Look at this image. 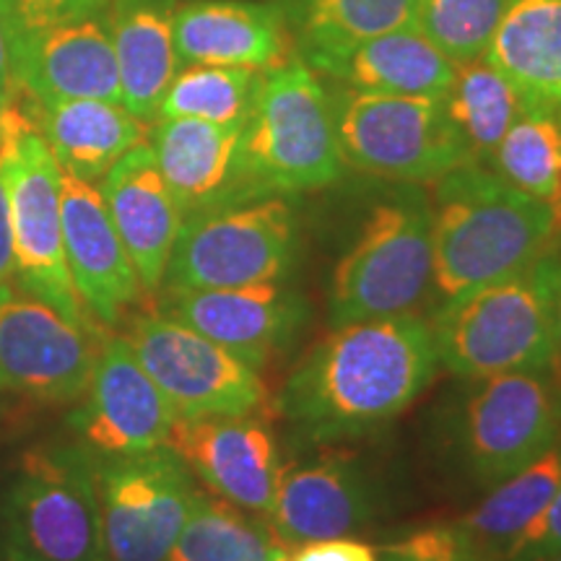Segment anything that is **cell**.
Returning a JSON list of instances; mask_svg holds the SVG:
<instances>
[{
	"mask_svg": "<svg viewBox=\"0 0 561 561\" xmlns=\"http://www.w3.org/2000/svg\"><path fill=\"white\" fill-rule=\"evenodd\" d=\"M557 214H559V221H561V195H559V201H557Z\"/></svg>",
	"mask_w": 561,
	"mask_h": 561,
	"instance_id": "43",
	"label": "cell"
},
{
	"mask_svg": "<svg viewBox=\"0 0 561 561\" xmlns=\"http://www.w3.org/2000/svg\"><path fill=\"white\" fill-rule=\"evenodd\" d=\"M289 561H377V551L359 538H325V541L299 543Z\"/></svg>",
	"mask_w": 561,
	"mask_h": 561,
	"instance_id": "37",
	"label": "cell"
},
{
	"mask_svg": "<svg viewBox=\"0 0 561 561\" xmlns=\"http://www.w3.org/2000/svg\"><path fill=\"white\" fill-rule=\"evenodd\" d=\"M261 79L263 73L248 68L191 66L172 79L159 117H191L216 125L244 123Z\"/></svg>",
	"mask_w": 561,
	"mask_h": 561,
	"instance_id": "32",
	"label": "cell"
},
{
	"mask_svg": "<svg viewBox=\"0 0 561 561\" xmlns=\"http://www.w3.org/2000/svg\"><path fill=\"white\" fill-rule=\"evenodd\" d=\"M0 91H11L9 47H5V34H3V24H0Z\"/></svg>",
	"mask_w": 561,
	"mask_h": 561,
	"instance_id": "39",
	"label": "cell"
},
{
	"mask_svg": "<svg viewBox=\"0 0 561 561\" xmlns=\"http://www.w3.org/2000/svg\"><path fill=\"white\" fill-rule=\"evenodd\" d=\"M377 561H483L458 523L424 525L385 543Z\"/></svg>",
	"mask_w": 561,
	"mask_h": 561,
	"instance_id": "34",
	"label": "cell"
},
{
	"mask_svg": "<svg viewBox=\"0 0 561 561\" xmlns=\"http://www.w3.org/2000/svg\"><path fill=\"white\" fill-rule=\"evenodd\" d=\"M466 382L439 421L447 458L471 486H500L561 439V369Z\"/></svg>",
	"mask_w": 561,
	"mask_h": 561,
	"instance_id": "4",
	"label": "cell"
},
{
	"mask_svg": "<svg viewBox=\"0 0 561 561\" xmlns=\"http://www.w3.org/2000/svg\"><path fill=\"white\" fill-rule=\"evenodd\" d=\"M11 91L37 104L121 102V70L107 24L73 19L5 37Z\"/></svg>",
	"mask_w": 561,
	"mask_h": 561,
	"instance_id": "17",
	"label": "cell"
},
{
	"mask_svg": "<svg viewBox=\"0 0 561 561\" xmlns=\"http://www.w3.org/2000/svg\"><path fill=\"white\" fill-rule=\"evenodd\" d=\"M100 182L110 219L128 250L140 286L157 297L180 234L182 214L161 178L149 140L117 159Z\"/></svg>",
	"mask_w": 561,
	"mask_h": 561,
	"instance_id": "21",
	"label": "cell"
},
{
	"mask_svg": "<svg viewBox=\"0 0 561 561\" xmlns=\"http://www.w3.org/2000/svg\"><path fill=\"white\" fill-rule=\"evenodd\" d=\"M432 203L401 191L369 210L359 234L335 263L328 286L331 328L398 318L432 294Z\"/></svg>",
	"mask_w": 561,
	"mask_h": 561,
	"instance_id": "8",
	"label": "cell"
},
{
	"mask_svg": "<svg viewBox=\"0 0 561 561\" xmlns=\"http://www.w3.org/2000/svg\"><path fill=\"white\" fill-rule=\"evenodd\" d=\"M112 3L115 0H0V24L5 37H11L60 21L102 19Z\"/></svg>",
	"mask_w": 561,
	"mask_h": 561,
	"instance_id": "35",
	"label": "cell"
},
{
	"mask_svg": "<svg viewBox=\"0 0 561 561\" xmlns=\"http://www.w3.org/2000/svg\"><path fill=\"white\" fill-rule=\"evenodd\" d=\"M507 0H416L413 26L453 62L486 55Z\"/></svg>",
	"mask_w": 561,
	"mask_h": 561,
	"instance_id": "33",
	"label": "cell"
},
{
	"mask_svg": "<svg viewBox=\"0 0 561 561\" xmlns=\"http://www.w3.org/2000/svg\"><path fill=\"white\" fill-rule=\"evenodd\" d=\"M523 110L561 115V0H507L486 55Z\"/></svg>",
	"mask_w": 561,
	"mask_h": 561,
	"instance_id": "26",
	"label": "cell"
},
{
	"mask_svg": "<svg viewBox=\"0 0 561 561\" xmlns=\"http://www.w3.org/2000/svg\"><path fill=\"white\" fill-rule=\"evenodd\" d=\"M382 510L385 486L369 460L351 450H322L318 458L280 471L268 523L286 549L354 536Z\"/></svg>",
	"mask_w": 561,
	"mask_h": 561,
	"instance_id": "16",
	"label": "cell"
},
{
	"mask_svg": "<svg viewBox=\"0 0 561 561\" xmlns=\"http://www.w3.org/2000/svg\"><path fill=\"white\" fill-rule=\"evenodd\" d=\"M559 280L561 255L551 252L515 276L442 301L430 322L439 367L460 380L561 369Z\"/></svg>",
	"mask_w": 561,
	"mask_h": 561,
	"instance_id": "3",
	"label": "cell"
},
{
	"mask_svg": "<svg viewBox=\"0 0 561 561\" xmlns=\"http://www.w3.org/2000/svg\"><path fill=\"white\" fill-rule=\"evenodd\" d=\"M13 276V234H11V210L9 193L0 178V284Z\"/></svg>",
	"mask_w": 561,
	"mask_h": 561,
	"instance_id": "38",
	"label": "cell"
},
{
	"mask_svg": "<svg viewBox=\"0 0 561 561\" xmlns=\"http://www.w3.org/2000/svg\"><path fill=\"white\" fill-rule=\"evenodd\" d=\"M242 172L255 198L307 193L343 178L331 91L301 58L263 73L242 128Z\"/></svg>",
	"mask_w": 561,
	"mask_h": 561,
	"instance_id": "5",
	"label": "cell"
},
{
	"mask_svg": "<svg viewBox=\"0 0 561 561\" xmlns=\"http://www.w3.org/2000/svg\"><path fill=\"white\" fill-rule=\"evenodd\" d=\"M0 178L11 210V278L70 322L102 333L104 328L89 318L70 280L62 244L60 167L16 91H11L0 123Z\"/></svg>",
	"mask_w": 561,
	"mask_h": 561,
	"instance_id": "7",
	"label": "cell"
},
{
	"mask_svg": "<svg viewBox=\"0 0 561 561\" xmlns=\"http://www.w3.org/2000/svg\"><path fill=\"white\" fill-rule=\"evenodd\" d=\"M294 261V210L278 195H263L182 219L161 289H234L286 280Z\"/></svg>",
	"mask_w": 561,
	"mask_h": 561,
	"instance_id": "10",
	"label": "cell"
},
{
	"mask_svg": "<svg viewBox=\"0 0 561 561\" xmlns=\"http://www.w3.org/2000/svg\"><path fill=\"white\" fill-rule=\"evenodd\" d=\"M195 489L191 468L170 445L140 455L96 458L104 561L170 559Z\"/></svg>",
	"mask_w": 561,
	"mask_h": 561,
	"instance_id": "12",
	"label": "cell"
},
{
	"mask_svg": "<svg viewBox=\"0 0 561 561\" xmlns=\"http://www.w3.org/2000/svg\"><path fill=\"white\" fill-rule=\"evenodd\" d=\"M432 325L416 314L331 328L301 354L273 411L301 447H333L382 432L437 380Z\"/></svg>",
	"mask_w": 561,
	"mask_h": 561,
	"instance_id": "1",
	"label": "cell"
},
{
	"mask_svg": "<svg viewBox=\"0 0 561 561\" xmlns=\"http://www.w3.org/2000/svg\"><path fill=\"white\" fill-rule=\"evenodd\" d=\"M268 561H289V551H286L284 546H278V549L271 553V559H268Z\"/></svg>",
	"mask_w": 561,
	"mask_h": 561,
	"instance_id": "40",
	"label": "cell"
},
{
	"mask_svg": "<svg viewBox=\"0 0 561 561\" xmlns=\"http://www.w3.org/2000/svg\"><path fill=\"white\" fill-rule=\"evenodd\" d=\"M102 333L70 322L16 280L0 284V390L39 403H76L87 390Z\"/></svg>",
	"mask_w": 561,
	"mask_h": 561,
	"instance_id": "13",
	"label": "cell"
},
{
	"mask_svg": "<svg viewBox=\"0 0 561 561\" xmlns=\"http://www.w3.org/2000/svg\"><path fill=\"white\" fill-rule=\"evenodd\" d=\"M442 102L476 164L491 161L504 133L523 112L515 89L486 58L455 62L453 87Z\"/></svg>",
	"mask_w": 561,
	"mask_h": 561,
	"instance_id": "30",
	"label": "cell"
},
{
	"mask_svg": "<svg viewBox=\"0 0 561 561\" xmlns=\"http://www.w3.org/2000/svg\"><path fill=\"white\" fill-rule=\"evenodd\" d=\"M549 561H561V553H557V557H553V559H549Z\"/></svg>",
	"mask_w": 561,
	"mask_h": 561,
	"instance_id": "44",
	"label": "cell"
},
{
	"mask_svg": "<svg viewBox=\"0 0 561 561\" xmlns=\"http://www.w3.org/2000/svg\"><path fill=\"white\" fill-rule=\"evenodd\" d=\"M125 341L178 419L250 416L268 409L261 371L164 314H133Z\"/></svg>",
	"mask_w": 561,
	"mask_h": 561,
	"instance_id": "11",
	"label": "cell"
},
{
	"mask_svg": "<svg viewBox=\"0 0 561 561\" xmlns=\"http://www.w3.org/2000/svg\"><path fill=\"white\" fill-rule=\"evenodd\" d=\"M174 50L191 66L268 73L294 58V42L273 3L198 0L174 11Z\"/></svg>",
	"mask_w": 561,
	"mask_h": 561,
	"instance_id": "22",
	"label": "cell"
},
{
	"mask_svg": "<svg viewBox=\"0 0 561 561\" xmlns=\"http://www.w3.org/2000/svg\"><path fill=\"white\" fill-rule=\"evenodd\" d=\"M157 312L193 328L261 371L312 318L310 301L286 280L234 289H161Z\"/></svg>",
	"mask_w": 561,
	"mask_h": 561,
	"instance_id": "14",
	"label": "cell"
},
{
	"mask_svg": "<svg viewBox=\"0 0 561 561\" xmlns=\"http://www.w3.org/2000/svg\"><path fill=\"white\" fill-rule=\"evenodd\" d=\"M561 553V489L553 502L510 546L502 561H549Z\"/></svg>",
	"mask_w": 561,
	"mask_h": 561,
	"instance_id": "36",
	"label": "cell"
},
{
	"mask_svg": "<svg viewBox=\"0 0 561 561\" xmlns=\"http://www.w3.org/2000/svg\"><path fill=\"white\" fill-rule=\"evenodd\" d=\"M314 73L356 91L405 96H445L455 62L447 60L416 26L392 30L331 53L301 58Z\"/></svg>",
	"mask_w": 561,
	"mask_h": 561,
	"instance_id": "23",
	"label": "cell"
},
{
	"mask_svg": "<svg viewBox=\"0 0 561 561\" xmlns=\"http://www.w3.org/2000/svg\"><path fill=\"white\" fill-rule=\"evenodd\" d=\"M561 489V439L536 462L523 468L486 496L458 525L483 561H502L510 546L553 502Z\"/></svg>",
	"mask_w": 561,
	"mask_h": 561,
	"instance_id": "27",
	"label": "cell"
},
{
	"mask_svg": "<svg viewBox=\"0 0 561 561\" xmlns=\"http://www.w3.org/2000/svg\"><path fill=\"white\" fill-rule=\"evenodd\" d=\"M299 58L413 26L416 0H271Z\"/></svg>",
	"mask_w": 561,
	"mask_h": 561,
	"instance_id": "28",
	"label": "cell"
},
{
	"mask_svg": "<svg viewBox=\"0 0 561 561\" xmlns=\"http://www.w3.org/2000/svg\"><path fill=\"white\" fill-rule=\"evenodd\" d=\"M174 411L140 367L128 341L110 335L96 351L89 385L70 411L68 426L96 458H121L164 447Z\"/></svg>",
	"mask_w": 561,
	"mask_h": 561,
	"instance_id": "15",
	"label": "cell"
},
{
	"mask_svg": "<svg viewBox=\"0 0 561 561\" xmlns=\"http://www.w3.org/2000/svg\"><path fill=\"white\" fill-rule=\"evenodd\" d=\"M242 128L191 117H159L151 128L153 159L182 219L255 198L242 172Z\"/></svg>",
	"mask_w": 561,
	"mask_h": 561,
	"instance_id": "20",
	"label": "cell"
},
{
	"mask_svg": "<svg viewBox=\"0 0 561 561\" xmlns=\"http://www.w3.org/2000/svg\"><path fill=\"white\" fill-rule=\"evenodd\" d=\"M430 203L437 305L515 276L557 252V208L483 164L458 167L434 180Z\"/></svg>",
	"mask_w": 561,
	"mask_h": 561,
	"instance_id": "2",
	"label": "cell"
},
{
	"mask_svg": "<svg viewBox=\"0 0 561 561\" xmlns=\"http://www.w3.org/2000/svg\"><path fill=\"white\" fill-rule=\"evenodd\" d=\"M328 91L346 167L419 185L476 164L439 96L375 94L339 83Z\"/></svg>",
	"mask_w": 561,
	"mask_h": 561,
	"instance_id": "9",
	"label": "cell"
},
{
	"mask_svg": "<svg viewBox=\"0 0 561 561\" xmlns=\"http://www.w3.org/2000/svg\"><path fill=\"white\" fill-rule=\"evenodd\" d=\"M5 561H104L96 458L81 442L24 453L0 496Z\"/></svg>",
	"mask_w": 561,
	"mask_h": 561,
	"instance_id": "6",
	"label": "cell"
},
{
	"mask_svg": "<svg viewBox=\"0 0 561 561\" xmlns=\"http://www.w3.org/2000/svg\"><path fill=\"white\" fill-rule=\"evenodd\" d=\"M60 216L66 263L83 310L100 328L123 325L146 291L100 187L60 170Z\"/></svg>",
	"mask_w": 561,
	"mask_h": 561,
	"instance_id": "19",
	"label": "cell"
},
{
	"mask_svg": "<svg viewBox=\"0 0 561 561\" xmlns=\"http://www.w3.org/2000/svg\"><path fill=\"white\" fill-rule=\"evenodd\" d=\"M278 546L268 517L237 507L208 489H195L167 561H268Z\"/></svg>",
	"mask_w": 561,
	"mask_h": 561,
	"instance_id": "29",
	"label": "cell"
},
{
	"mask_svg": "<svg viewBox=\"0 0 561 561\" xmlns=\"http://www.w3.org/2000/svg\"><path fill=\"white\" fill-rule=\"evenodd\" d=\"M557 314H559V351H561V280H559V307H557Z\"/></svg>",
	"mask_w": 561,
	"mask_h": 561,
	"instance_id": "42",
	"label": "cell"
},
{
	"mask_svg": "<svg viewBox=\"0 0 561 561\" xmlns=\"http://www.w3.org/2000/svg\"><path fill=\"white\" fill-rule=\"evenodd\" d=\"M174 11V0H115L107 11L123 107L144 123H157L161 100L178 76Z\"/></svg>",
	"mask_w": 561,
	"mask_h": 561,
	"instance_id": "25",
	"label": "cell"
},
{
	"mask_svg": "<svg viewBox=\"0 0 561 561\" xmlns=\"http://www.w3.org/2000/svg\"><path fill=\"white\" fill-rule=\"evenodd\" d=\"M494 172L557 208L561 195V115L523 110L491 157Z\"/></svg>",
	"mask_w": 561,
	"mask_h": 561,
	"instance_id": "31",
	"label": "cell"
},
{
	"mask_svg": "<svg viewBox=\"0 0 561 561\" xmlns=\"http://www.w3.org/2000/svg\"><path fill=\"white\" fill-rule=\"evenodd\" d=\"M167 445L210 494L255 515H271L284 468L276 437L257 413L174 419Z\"/></svg>",
	"mask_w": 561,
	"mask_h": 561,
	"instance_id": "18",
	"label": "cell"
},
{
	"mask_svg": "<svg viewBox=\"0 0 561 561\" xmlns=\"http://www.w3.org/2000/svg\"><path fill=\"white\" fill-rule=\"evenodd\" d=\"M19 96L60 170L94 185L117 164V159L149 140V123L138 121L121 102L68 100L37 104L24 94Z\"/></svg>",
	"mask_w": 561,
	"mask_h": 561,
	"instance_id": "24",
	"label": "cell"
},
{
	"mask_svg": "<svg viewBox=\"0 0 561 561\" xmlns=\"http://www.w3.org/2000/svg\"><path fill=\"white\" fill-rule=\"evenodd\" d=\"M9 96L11 91H0V123H3V112H5V104H9Z\"/></svg>",
	"mask_w": 561,
	"mask_h": 561,
	"instance_id": "41",
	"label": "cell"
}]
</instances>
